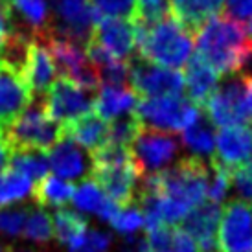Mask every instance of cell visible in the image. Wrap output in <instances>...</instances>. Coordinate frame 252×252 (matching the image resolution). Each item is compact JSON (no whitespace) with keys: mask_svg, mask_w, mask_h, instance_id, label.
Returning <instances> with one entry per match:
<instances>
[{"mask_svg":"<svg viewBox=\"0 0 252 252\" xmlns=\"http://www.w3.org/2000/svg\"><path fill=\"white\" fill-rule=\"evenodd\" d=\"M160 193V216L166 226L182 223L195 206L208 195V168L203 158L184 157L173 168L155 173Z\"/></svg>","mask_w":252,"mask_h":252,"instance_id":"obj_1","label":"cell"},{"mask_svg":"<svg viewBox=\"0 0 252 252\" xmlns=\"http://www.w3.org/2000/svg\"><path fill=\"white\" fill-rule=\"evenodd\" d=\"M136 48L140 59L169 70H179L181 66L188 64L193 35L182 28L169 13L153 24L136 22Z\"/></svg>","mask_w":252,"mask_h":252,"instance_id":"obj_2","label":"cell"},{"mask_svg":"<svg viewBox=\"0 0 252 252\" xmlns=\"http://www.w3.org/2000/svg\"><path fill=\"white\" fill-rule=\"evenodd\" d=\"M2 140L9 151H50L64 138V129L50 118L42 103L30 105L2 131Z\"/></svg>","mask_w":252,"mask_h":252,"instance_id":"obj_3","label":"cell"},{"mask_svg":"<svg viewBox=\"0 0 252 252\" xmlns=\"http://www.w3.org/2000/svg\"><path fill=\"white\" fill-rule=\"evenodd\" d=\"M206 114L214 126L236 127L252 122V89L251 77L232 76L226 83L214 92L206 101Z\"/></svg>","mask_w":252,"mask_h":252,"instance_id":"obj_4","label":"cell"},{"mask_svg":"<svg viewBox=\"0 0 252 252\" xmlns=\"http://www.w3.org/2000/svg\"><path fill=\"white\" fill-rule=\"evenodd\" d=\"M134 114L142 126L162 133H177L193 126L201 118V107L182 96L142 99Z\"/></svg>","mask_w":252,"mask_h":252,"instance_id":"obj_5","label":"cell"},{"mask_svg":"<svg viewBox=\"0 0 252 252\" xmlns=\"http://www.w3.org/2000/svg\"><path fill=\"white\" fill-rule=\"evenodd\" d=\"M94 103L96 96L92 91H87L66 77H59L42 99V109L64 129L76 120L83 118L85 114L92 112Z\"/></svg>","mask_w":252,"mask_h":252,"instance_id":"obj_6","label":"cell"},{"mask_svg":"<svg viewBox=\"0 0 252 252\" xmlns=\"http://www.w3.org/2000/svg\"><path fill=\"white\" fill-rule=\"evenodd\" d=\"M44 41L48 44V50L54 63L57 66V72L61 77H66L74 83L81 85L87 91H96L99 85V77L91 64L87 52H83L81 44L64 39V37L57 35L54 32H50L44 35Z\"/></svg>","mask_w":252,"mask_h":252,"instance_id":"obj_7","label":"cell"},{"mask_svg":"<svg viewBox=\"0 0 252 252\" xmlns=\"http://www.w3.org/2000/svg\"><path fill=\"white\" fill-rule=\"evenodd\" d=\"M129 83L140 98H168L182 96L184 76L179 70L147 63L140 57H133L129 66Z\"/></svg>","mask_w":252,"mask_h":252,"instance_id":"obj_8","label":"cell"},{"mask_svg":"<svg viewBox=\"0 0 252 252\" xmlns=\"http://www.w3.org/2000/svg\"><path fill=\"white\" fill-rule=\"evenodd\" d=\"M133 160L138 168L140 177L155 175L164 171V168L175 158L179 151V142L175 136L155 129L144 127L136 140L131 146Z\"/></svg>","mask_w":252,"mask_h":252,"instance_id":"obj_9","label":"cell"},{"mask_svg":"<svg viewBox=\"0 0 252 252\" xmlns=\"http://www.w3.org/2000/svg\"><path fill=\"white\" fill-rule=\"evenodd\" d=\"M56 21L52 32L81 44L91 41L92 30L99 21L98 13L92 9L89 0H48Z\"/></svg>","mask_w":252,"mask_h":252,"instance_id":"obj_10","label":"cell"},{"mask_svg":"<svg viewBox=\"0 0 252 252\" xmlns=\"http://www.w3.org/2000/svg\"><path fill=\"white\" fill-rule=\"evenodd\" d=\"M219 252H252V210L245 201H230L223 208L217 232Z\"/></svg>","mask_w":252,"mask_h":252,"instance_id":"obj_11","label":"cell"},{"mask_svg":"<svg viewBox=\"0 0 252 252\" xmlns=\"http://www.w3.org/2000/svg\"><path fill=\"white\" fill-rule=\"evenodd\" d=\"M252 160V124L223 127L216 136V153L212 166L236 171Z\"/></svg>","mask_w":252,"mask_h":252,"instance_id":"obj_12","label":"cell"},{"mask_svg":"<svg viewBox=\"0 0 252 252\" xmlns=\"http://www.w3.org/2000/svg\"><path fill=\"white\" fill-rule=\"evenodd\" d=\"M91 41L112 57L131 63V56L138 42L136 22L127 19H99L92 30Z\"/></svg>","mask_w":252,"mask_h":252,"instance_id":"obj_13","label":"cell"},{"mask_svg":"<svg viewBox=\"0 0 252 252\" xmlns=\"http://www.w3.org/2000/svg\"><path fill=\"white\" fill-rule=\"evenodd\" d=\"M92 181L101 189H105L109 199H112L120 208L131 206L136 199V182L142 181L134 160L112 166V168H92Z\"/></svg>","mask_w":252,"mask_h":252,"instance_id":"obj_14","label":"cell"},{"mask_svg":"<svg viewBox=\"0 0 252 252\" xmlns=\"http://www.w3.org/2000/svg\"><path fill=\"white\" fill-rule=\"evenodd\" d=\"M57 66L54 63V57L50 54L48 44L44 41V35L32 37L28 48V57H26V66L22 72L24 81L28 83L30 91L33 96L44 98L52 85L57 79Z\"/></svg>","mask_w":252,"mask_h":252,"instance_id":"obj_15","label":"cell"},{"mask_svg":"<svg viewBox=\"0 0 252 252\" xmlns=\"http://www.w3.org/2000/svg\"><path fill=\"white\" fill-rule=\"evenodd\" d=\"M33 94L17 70L0 64V131L32 105Z\"/></svg>","mask_w":252,"mask_h":252,"instance_id":"obj_16","label":"cell"},{"mask_svg":"<svg viewBox=\"0 0 252 252\" xmlns=\"http://www.w3.org/2000/svg\"><path fill=\"white\" fill-rule=\"evenodd\" d=\"M221 214H223V208L208 201L195 206L182 219V230L195 241L199 252H219L217 232L221 223Z\"/></svg>","mask_w":252,"mask_h":252,"instance_id":"obj_17","label":"cell"},{"mask_svg":"<svg viewBox=\"0 0 252 252\" xmlns=\"http://www.w3.org/2000/svg\"><path fill=\"white\" fill-rule=\"evenodd\" d=\"M223 7L224 0H169V15L191 35H197L206 22L223 11Z\"/></svg>","mask_w":252,"mask_h":252,"instance_id":"obj_18","label":"cell"},{"mask_svg":"<svg viewBox=\"0 0 252 252\" xmlns=\"http://www.w3.org/2000/svg\"><path fill=\"white\" fill-rule=\"evenodd\" d=\"M219 77L221 76L212 68L204 57H201L199 54L189 57L188 64H186V76H184L189 101H193L197 107L206 105V101L217 91Z\"/></svg>","mask_w":252,"mask_h":252,"instance_id":"obj_19","label":"cell"},{"mask_svg":"<svg viewBox=\"0 0 252 252\" xmlns=\"http://www.w3.org/2000/svg\"><path fill=\"white\" fill-rule=\"evenodd\" d=\"M140 103V96L131 87H120V85H101L96 94L94 112L99 118L116 120L127 114H133Z\"/></svg>","mask_w":252,"mask_h":252,"instance_id":"obj_20","label":"cell"},{"mask_svg":"<svg viewBox=\"0 0 252 252\" xmlns=\"http://www.w3.org/2000/svg\"><path fill=\"white\" fill-rule=\"evenodd\" d=\"M13 24L21 22V32L28 35H46L52 32V13L48 0H9L7 2Z\"/></svg>","mask_w":252,"mask_h":252,"instance_id":"obj_21","label":"cell"},{"mask_svg":"<svg viewBox=\"0 0 252 252\" xmlns=\"http://www.w3.org/2000/svg\"><path fill=\"white\" fill-rule=\"evenodd\" d=\"M50 168L56 171V175L61 179H68V181H76V179H83L89 173V162L83 151L77 147L74 140L68 136H64L61 142H57L56 146L50 149L48 153Z\"/></svg>","mask_w":252,"mask_h":252,"instance_id":"obj_22","label":"cell"},{"mask_svg":"<svg viewBox=\"0 0 252 252\" xmlns=\"http://www.w3.org/2000/svg\"><path fill=\"white\" fill-rule=\"evenodd\" d=\"M74 206L81 212H89L98 216L101 221L111 223L114 216L118 214L120 206L112 199L101 191L98 184L94 181H83L74 191Z\"/></svg>","mask_w":252,"mask_h":252,"instance_id":"obj_23","label":"cell"},{"mask_svg":"<svg viewBox=\"0 0 252 252\" xmlns=\"http://www.w3.org/2000/svg\"><path fill=\"white\" fill-rule=\"evenodd\" d=\"M107 134H109V124L103 118H99L96 112H89L83 118L64 127V136L74 140L77 146L91 149L92 153L105 144Z\"/></svg>","mask_w":252,"mask_h":252,"instance_id":"obj_24","label":"cell"},{"mask_svg":"<svg viewBox=\"0 0 252 252\" xmlns=\"http://www.w3.org/2000/svg\"><path fill=\"white\" fill-rule=\"evenodd\" d=\"M52 223H54V236L57 238V241L66 245L70 251L89 228L87 219L83 216H79L74 210H66V208H59L52 216Z\"/></svg>","mask_w":252,"mask_h":252,"instance_id":"obj_25","label":"cell"},{"mask_svg":"<svg viewBox=\"0 0 252 252\" xmlns=\"http://www.w3.org/2000/svg\"><path fill=\"white\" fill-rule=\"evenodd\" d=\"M74 184L61 177L48 175L39 181L33 188V201L39 206H63L74 199Z\"/></svg>","mask_w":252,"mask_h":252,"instance_id":"obj_26","label":"cell"},{"mask_svg":"<svg viewBox=\"0 0 252 252\" xmlns=\"http://www.w3.org/2000/svg\"><path fill=\"white\" fill-rule=\"evenodd\" d=\"M181 140L191 153L197 155V158H201V157L214 158V153H216V136H214L212 124L206 118H203V116L197 120L193 126H189L188 129L182 131Z\"/></svg>","mask_w":252,"mask_h":252,"instance_id":"obj_27","label":"cell"},{"mask_svg":"<svg viewBox=\"0 0 252 252\" xmlns=\"http://www.w3.org/2000/svg\"><path fill=\"white\" fill-rule=\"evenodd\" d=\"M30 195H33V184L28 177L11 168L0 171V208L24 201Z\"/></svg>","mask_w":252,"mask_h":252,"instance_id":"obj_28","label":"cell"},{"mask_svg":"<svg viewBox=\"0 0 252 252\" xmlns=\"http://www.w3.org/2000/svg\"><path fill=\"white\" fill-rule=\"evenodd\" d=\"M9 168L28 177L30 181L39 182L48 177V155H44V151H15L9 157Z\"/></svg>","mask_w":252,"mask_h":252,"instance_id":"obj_29","label":"cell"},{"mask_svg":"<svg viewBox=\"0 0 252 252\" xmlns=\"http://www.w3.org/2000/svg\"><path fill=\"white\" fill-rule=\"evenodd\" d=\"M144 129L142 122L138 120L136 114H127L122 118L112 120L109 124V134H107V142L109 144H118V146L131 147L133 142L136 140V136L140 134Z\"/></svg>","mask_w":252,"mask_h":252,"instance_id":"obj_30","label":"cell"},{"mask_svg":"<svg viewBox=\"0 0 252 252\" xmlns=\"http://www.w3.org/2000/svg\"><path fill=\"white\" fill-rule=\"evenodd\" d=\"M99 19H127L134 21L138 0H89Z\"/></svg>","mask_w":252,"mask_h":252,"instance_id":"obj_31","label":"cell"},{"mask_svg":"<svg viewBox=\"0 0 252 252\" xmlns=\"http://www.w3.org/2000/svg\"><path fill=\"white\" fill-rule=\"evenodd\" d=\"M24 236L33 241V243H48L52 236H54V223H52V216L48 212L32 210L26 219V226H24Z\"/></svg>","mask_w":252,"mask_h":252,"instance_id":"obj_32","label":"cell"},{"mask_svg":"<svg viewBox=\"0 0 252 252\" xmlns=\"http://www.w3.org/2000/svg\"><path fill=\"white\" fill-rule=\"evenodd\" d=\"M144 224H146L144 216H142L140 208H138L136 204H134V206L131 204V206H126V208H120L118 214H116L114 219L111 221L112 228L118 232V234H122L124 238L134 236Z\"/></svg>","mask_w":252,"mask_h":252,"instance_id":"obj_33","label":"cell"},{"mask_svg":"<svg viewBox=\"0 0 252 252\" xmlns=\"http://www.w3.org/2000/svg\"><path fill=\"white\" fill-rule=\"evenodd\" d=\"M232 186V173L226 171L223 168H217V166H212V177L210 182H208V199L210 203H216L221 206L226 195H228V189Z\"/></svg>","mask_w":252,"mask_h":252,"instance_id":"obj_34","label":"cell"},{"mask_svg":"<svg viewBox=\"0 0 252 252\" xmlns=\"http://www.w3.org/2000/svg\"><path fill=\"white\" fill-rule=\"evenodd\" d=\"M30 212L26 208H9L0 210V232L9 238H17L24 232Z\"/></svg>","mask_w":252,"mask_h":252,"instance_id":"obj_35","label":"cell"},{"mask_svg":"<svg viewBox=\"0 0 252 252\" xmlns=\"http://www.w3.org/2000/svg\"><path fill=\"white\" fill-rule=\"evenodd\" d=\"M112 243V236L101 230H87L85 236L76 243L72 252H109Z\"/></svg>","mask_w":252,"mask_h":252,"instance_id":"obj_36","label":"cell"},{"mask_svg":"<svg viewBox=\"0 0 252 252\" xmlns=\"http://www.w3.org/2000/svg\"><path fill=\"white\" fill-rule=\"evenodd\" d=\"M169 13L168 0H138V13L134 22L138 24H153Z\"/></svg>","mask_w":252,"mask_h":252,"instance_id":"obj_37","label":"cell"},{"mask_svg":"<svg viewBox=\"0 0 252 252\" xmlns=\"http://www.w3.org/2000/svg\"><path fill=\"white\" fill-rule=\"evenodd\" d=\"M232 184L241 201H252V160L232 171Z\"/></svg>","mask_w":252,"mask_h":252,"instance_id":"obj_38","label":"cell"},{"mask_svg":"<svg viewBox=\"0 0 252 252\" xmlns=\"http://www.w3.org/2000/svg\"><path fill=\"white\" fill-rule=\"evenodd\" d=\"M162 252H199V247L184 230H173L168 249Z\"/></svg>","mask_w":252,"mask_h":252,"instance_id":"obj_39","label":"cell"},{"mask_svg":"<svg viewBox=\"0 0 252 252\" xmlns=\"http://www.w3.org/2000/svg\"><path fill=\"white\" fill-rule=\"evenodd\" d=\"M228 17L238 22H247L252 17V0H224Z\"/></svg>","mask_w":252,"mask_h":252,"instance_id":"obj_40","label":"cell"},{"mask_svg":"<svg viewBox=\"0 0 252 252\" xmlns=\"http://www.w3.org/2000/svg\"><path fill=\"white\" fill-rule=\"evenodd\" d=\"M13 17H11L7 2H0V46L7 39V35L13 32Z\"/></svg>","mask_w":252,"mask_h":252,"instance_id":"obj_41","label":"cell"},{"mask_svg":"<svg viewBox=\"0 0 252 252\" xmlns=\"http://www.w3.org/2000/svg\"><path fill=\"white\" fill-rule=\"evenodd\" d=\"M118 252H151V251H149V245H147L146 238L131 236V238H126L124 245L120 247Z\"/></svg>","mask_w":252,"mask_h":252,"instance_id":"obj_42","label":"cell"},{"mask_svg":"<svg viewBox=\"0 0 252 252\" xmlns=\"http://www.w3.org/2000/svg\"><path fill=\"white\" fill-rule=\"evenodd\" d=\"M9 157H11V151L6 146V142L2 140V134H0V171L6 168V164L9 162Z\"/></svg>","mask_w":252,"mask_h":252,"instance_id":"obj_43","label":"cell"},{"mask_svg":"<svg viewBox=\"0 0 252 252\" xmlns=\"http://www.w3.org/2000/svg\"><path fill=\"white\" fill-rule=\"evenodd\" d=\"M245 24H247V32H249V35L252 37V17L245 22Z\"/></svg>","mask_w":252,"mask_h":252,"instance_id":"obj_44","label":"cell"},{"mask_svg":"<svg viewBox=\"0 0 252 252\" xmlns=\"http://www.w3.org/2000/svg\"><path fill=\"white\" fill-rule=\"evenodd\" d=\"M7 252H32V251H24V249H7Z\"/></svg>","mask_w":252,"mask_h":252,"instance_id":"obj_45","label":"cell"},{"mask_svg":"<svg viewBox=\"0 0 252 252\" xmlns=\"http://www.w3.org/2000/svg\"><path fill=\"white\" fill-rule=\"evenodd\" d=\"M0 252H7V249H4V247H0Z\"/></svg>","mask_w":252,"mask_h":252,"instance_id":"obj_46","label":"cell"},{"mask_svg":"<svg viewBox=\"0 0 252 252\" xmlns=\"http://www.w3.org/2000/svg\"><path fill=\"white\" fill-rule=\"evenodd\" d=\"M247 77H249V76H247ZM251 89H252V77H251Z\"/></svg>","mask_w":252,"mask_h":252,"instance_id":"obj_47","label":"cell"},{"mask_svg":"<svg viewBox=\"0 0 252 252\" xmlns=\"http://www.w3.org/2000/svg\"><path fill=\"white\" fill-rule=\"evenodd\" d=\"M0 2H9V0H0Z\"/></svg>","mask_w":252,"mask_h":252,"instance_id":"obj_48","label":"cell"}]
</instances>
